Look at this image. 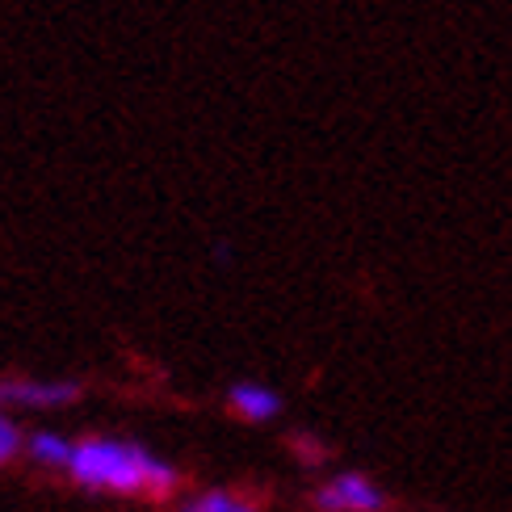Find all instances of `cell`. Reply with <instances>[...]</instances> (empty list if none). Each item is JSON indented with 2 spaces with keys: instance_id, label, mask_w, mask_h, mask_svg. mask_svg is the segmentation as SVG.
<instances>
[{
  "instance_id": "cell-4",
  "label": "cell",
  "mask_w": 512,
  "mask_h": 512,
  "mask_svg": "<svg viewBox=\"0 0 512 512\" xmlns=\"http://www.w3.org/2000/svg\"><path fill=\"white\" fill-rule=\"evenodd\" d=\"M227 408L236 412L240 420L261 424V420H273L277 412H282V395H277V391H265V387H256V382H240V387H231Z\"/></svg>"
},
{
  "instance_id": "cell-7",
  "label": "cell",
  "mask_w": 512,
  "mask_h": 512,
  "mask_svg": "<svg viewBox=\"0 0 512 512\" xmlns=\"http://www.w3.org/2000/svg\"><path fill=\"white\" fill-rule=\"evenodd\" d=\"M21 445H26V437H21V429H17V424L5 416V412H0V450H5L9 458L21 450Z\"/></svg>"
},
{
  "instance_id": "cell-5",
  "label": "cell",
  "mask_w": 512,
  "mask_h": 512,
  "mask_svg": "<svg viewBox=\"0 0 512 512\" xmlns=\"http://www.w3.org/2000/svg\"><path fill=\"white\" fill-rule=\"evenodd\" d=\"M26 454H30L38 466H63V471H68V462H72V441L59 437V433H30V437H26Z\"/></svg>"
},
{
  "instance_id": "cell-2",
  "label": "cell",
  "mask_w": 512,
  "mask_h": 512,
  "mask_svg": "<svg viewBox=\"0 0 512 512\" xmlns=\"http://www.w3.org/2000/svg\"><path fill=\"white\" fill-rule=\"evenodd\" d=\"M311 508L315 512H387L391 500L378 492L374 479L349 471V475H336L324 487H315V492H311Z\"/></svg>"
},
{
  "instance_id": "cell-6",
  "label": "cell",
  "mask_w": 512,
  "mask_h": 512,
  "mask_svg": "<svg viewBox=\"0 0 512 512\" xmlns=\"http://www.w3.org/2000/svg\"><path fill=\"white\" fill-rule=\"evenodd\" d=\"M177 512H261V504L236 492H202L194 500H185Z\"/></svg>"
},
{
  "instance_id": "cell-8",
  "label": "cell",
  "mask_w": 512,
  "mask_h": 512,
  "mask_svg": "<svg viewBox=\"0 0 512 512\" xmlns=\"http://www.w3.org/2000/svg\"><path fill=\"white\" fill-rule=\"evenodd\" d=\"M5 462H9V454H5V450H0V466H5Z\"/></svg>"
},
{
  "instance_id": "cell-1",
  "label": "cell",
  "mask_w": 512,
  "mask_h": 512,
  "mask_svg": "<svg viewBox=\"0 0 512 512\" xmlns=\"http://www.w3.org/2000/svg\"><path fill=\"white\" fill-rule=\"evenodd\" d=\"M72 479L84 492H114V496H152L168 500L177 492L181 475L168 462L152 458L139 441L118 437H84L72 441Z\"/></svg>"
},
{
  "instance_id": "cell-3",
  "label": "cell",
  "mask_w": 512,
  "mask_h": 512,
  "mask_svg": "<svg viewBox=\"0 0 512 512\" xmlns=\"http://www.w3.org/2000/svg\"><path fill=\"white\" fill-rule=\"evenodd\" d=\"M80 399V382H0V408H68Z\"/></svg>"
}]
</instances>
